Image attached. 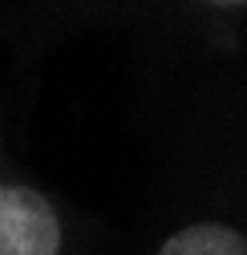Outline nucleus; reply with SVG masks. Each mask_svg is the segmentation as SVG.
<instances>
[{"label":"nucleus","instance_id":"obj_1","mask_svg":"<svg viewBox=\"0 0 247 255\" xmlns=\"http://www.w3.org/2000/svg\"><path fill=\"white\" fill-rule=\"evenodd\" d=\"M69 227L57 199L0 170V255H65Z\"/></svg>","mask_w":247,"mask_h":255},{"label":"nucleus","instance_id":"obj_2","mask_svg":"<svg viewBox=\"0 0 247 255\" xmlns=\"http://www.w3.org/2000/svg\"><path fill=\"white\" fill-rule=\"evenodd\" d=\"M154 255H247V231L231 219H191L174 227Z\"/></svg>","mask_w":247,"mask_h":255}]
</instances>
